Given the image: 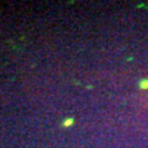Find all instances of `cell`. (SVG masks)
Returning a JSON list of instances; mask_svg holds the SVG:
<instances>
[{"label":"cell","instance_id":"7a4b0ae2","mask_svg":"<svg viewBox=\"0 0 148 148\" xmlns=\"http://www.w3.org/2000/svg\"><path fill=\"white\" fill-rule=\"evenodd\" d=\"M140 86H141V89H148V80H142Z\"/></svg>","mask_w":148,"mask_h":148},{"label":"cell","instance_id":"6da1fadb","mask_svg":"<svg viewBox=\"0 0 148 148\" xmlns=\"http://www.w3.org/2000/svg\"><path fill=\"white\" fill-rule=\"evenodd\" d=\"M73 123H74V119L69 117V119H66V120L63 121V126H64V127H69V126H72Z\"/></svg>","mask_w":148,"mask_h":148}]
</instances>
